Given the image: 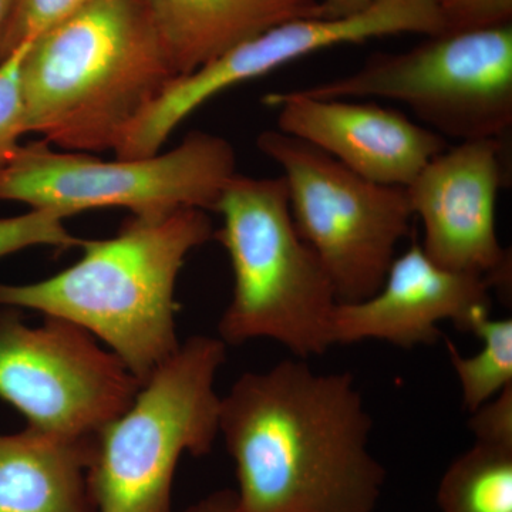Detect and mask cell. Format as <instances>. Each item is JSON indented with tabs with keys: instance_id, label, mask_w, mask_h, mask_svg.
<instances>
[{
	"instance_id": "5b68a950",
	"label": "cell",
	"mask_w": 512,
	"mask_h": 512,
	"mask_svg": "<svg viewBox=\"0 0 512 512\" xmlns=\"http://www.w3.org/2000/svg\"><path fill=\"white\" fill-rule=\"evenodd\" d=\"M225 357L220 338L185 340L97 433L87 468L94 512H171L178 461L207 456L220 434L215 380Z\"/></svg>"
},
{
	"instance_id": "9a60e30c",
	"label": "cell",
	"mask_w": 512,
	"mask_h": 512,
	"mask_svg": "<svg viewBox=\"0 0 512 512\" xmlns=\"http://www.w3.org/2000/svg\"><path fill=\"white\" fill-rule=\"evenodd\" d=\"M93 441L29 427L0 434V512H94L87 491Z\"/></svg>"
},
{
	"instance_id": "cb8c5ba5",
	"label": "cell",
	"mask_w": 512,
	"mask_h": 512,
	"mask_svg": "<svg viewBox=\"0 0 512 512\" xmlns=\"http://www.w3.org/2000/svg\"><path fill=\"white\" fill-rule=\"evenodd\" d=\"M328 10L329 16L332 18H340V16H349L353 13L362 12L372 6L377 0H320Z\"/></svg>"
},
{
	"instance_id": "603a6c76",
	"label": "cell",
	"mask_w": 512,
	"mask_h": 512,
	"mask_svg": "<svg viewBox=\"0 0 512 512\" xmlns=\"http://www.w3.org/2000/svg\"><path fill=\"white\" fill-rule=\"evenodd\" d=\"M183 512H242L234 490L215 491Z\"/></svg>"
},
{
	"instance_id": "8992f818",
	"label": "cell",
	"mask_w": 512,
	"mask_h": 512,
	"mask_svg": "<svg viewBox=\"0 0 512 512\" xmlns=\"http://www.w3.org/2000/svg\"><path fill=\"white\" fill-rule=\"evenodd\" d=\"M235 174L234 147L207 131H192L164 154L114 161L36 141L20 144L0 168V201L66 218L100 208H124L137 217L184 208L214 212Z\"/></svg>"
},
{
	"instance_id": "44dd1931",
	"label": "cell",
	"mask_w": 512,
	"mask_h": 512,
	"mask_svg": "<svg viewBox=\"0 0 512 512\" xmlns=\"http://www.w3.org/2000/svg\"><path fill=\"white\" fill-rule=\"evenodd\" d=\"M444 32H464L507 25L512 19V0H433Z\"/></svg>"
},
{
	"instance_id": "d4e9b609",
	"label": "cell",
	"mask_w": 512,
	"mask_h": 512,
	"mask_svg": "<svg viewBox=\"0 0 512 512\" xmlns=\"http://www.w3.org/2000/svg\"><path fill=\"white\" fill-rule=\"evenodd\" d=\"M13 2L15 0H0V40H2L3 32H5Z\"/></svg>"
},
{
	"instance_id": "30bf717a",
	"label": "cell",
	"mask_w": 512,
	"mask_h": 512,
	"mask_svg": "<svg viewBox=\"0 0 512 512\" xmlns=\"http://www.w3.org/2000/svg\"><path fill=\"white\" fill-rule=\"evenodd\" d=\"M443 32V20L433 0H377L349 16L289 20L168 83L131 124L114 154L117 158L156 156L175 128L202 104L320 50L379 37Z\"/></svg>"
},
{
	"instance_id": "ffe728a7",
	"label": "cell",
	"mask_w": 512,
	"mask_h": 512,
	"mask_svg": "<svg viewBox=\"0 0 512 512\" xmlns=\"http://www.w3.org/2000/svg\"><path fill=\"white\" fill-rule=\"evenodd\" d=\"M29 43L0 62V168L20 146V137L26 134L20 94V66Z\"/></svg>"
},
{
	"instance_id": "e0dca14e",
	"label": "cell",
	"mask_w": 512,
	"mask_h": 512,
	"mask_svg": "<svg viewBox=\"0 0 512 512\" xmlns=\"http://www.w3.org/2000/svg\"><path fill=\"white\" fill-rule=\"evenodd\" d=\"M467 332L483 342L480 352L463 356L450 340H446V349L460 383L464 407L473 413L512 386V319L480 313L471 319Z\"/></svg>"
},
{
	"instance_id": "3957f363",
	"label": "cell",
	"mask_w": 512,
	"mask_h": 512,
	"mask_svg": "<svg viewBox=\"0 0 512 512\" xmlns=\"http://www.w3.org/2000/svg\"><path fill=\"white\" fill-rule=\"evenodd\" d=\"M214 238L207 211L130 218L114 237L83 239L79 261L33 284H0V308L67 320L106 343L141 384L180 346L175 285Z\"/></svg>"
},
{
	"instance_id": "9c48e42d",
	"label": "cell",
	"mask_w": 512,
	"mask_h": 512,
	"mask_svg": "<svg viewBox=\"0 0 512 512\" xmlns=\"http://www.w3.org/2000/svg\"><path fill=\"white\" fill-rule=\"evenodd\" d=\"M141 383L87 330L46 316L29 326L0 311V399L29 429L66 440H93L130 406Z\"/></svg>"
},
{
	"instance_id": "2e32d148",
	"label": "cell",
	"mask_w": 512,
	"mask_h": 512,
	"mask_svg": "<svg viewBox=\"0 0 512 512\" xmlns=\"http://www.w3.org/2000/svg\"><path fill=\"white\" fill-rule=\"evenodd\" d=\"M441 512H512V448L474 443L441 477Z\"/></svg>"
},
{
	"instance_id": "6da1fadb",
	"label": "cell",
	"mask_w": 512,
	"mask_h": 512,
	"mask_svg": "<svg viewBox=\"0 0 512 512\" xmlns=\"http://www.w3.org/2000/svg\"><path fill=\"white\" fill-rule=\"evenodd\" d=\"M372 419L349 372L305 359L247 372L221 397L220 434L242 512H375L386 470L369 450Z\"/></svg>"
},
{
	"instance_id": "5bb4252c",
	"label": "cell",
	"mask_w": 512,
	"mask_h": 512,
	"mask_svg": "<svg viewBox=\"0 0 512 512\" xmlns=\"http://www.w3.org/2000/svg\"><path fill=\"white\" fill-rule=\"evenodd\" d=\"M178 77L289 20L329 16L320 0H146ZM332 18V16H330Z\"/></svg>"
},
{
	"instance_id": "d6986e66",
	"label": "cell",
	"mask_w": 512,
	"mask_h": 512,
	"mask_svg": "<svg viewBox=\"0 0 512 512\" xmlns=\"http://www.w3.org/2000/svg\"><path fill=\"white\" fill-rule=\"evenodd\" d=\"M66 220L59 212L35 208L16 217L0 218V259L40 245L79 247L83 239L67 231Z\"/></svg>"
},
{
	"instance_id": "7c38bea8",
	"label": "cell",
	"mask_w": 512,
	"mask_h": 512,
	"mask_svg": "<svg viewBox=\"0 0 512 512\" xmlns=\"http://www.w3.org/2000/svg\"><path fill=\"white\" fill-rule=\"evenodd\" d=\"M265 101L278 109L279 131L386 187H409L448 147L440 134L372 100L315 99L288 90L269 94Z\"/></svg>"
},
{
	"instance_id": "ba28073f",
	"label": "cell",
	"mask_w": 512,
	"mask_h": 512,
	"mask_svg": "<svg viewBox=\"0 0 512 512\" xmlns=\"http://www.w3.org/2000/svg\"><path fill=\"white\" fill-rule=\"evenodd\" d=\"M256 144L281 167L295 227L328 272L338 302L375 295L414 218L406 188L372 183L279 130L259 134Z\"/></svg>"
},
{
	"instance_id": "7a4b0ae2",
	"label": "cell",
	"mask_w": 512,
	"mask_h": 512,
	"mask_svg": "<svg viewBox=\"0 0 512 512\" xmlns=\"http://www.w3.org/2000/svg\"><path fill=\"white\" fill-rule=\"evenodd\" d=\"M177 77L146 0H92L26 49V134L63 151L114 153Z\"/></svg>"
},
{
	"instance_id": "ac0fdd59",
	"label": "cell",
	"mask_w": 512,
	"mask_h": 512,
	"mask_svg": "<svg viewBox=\"0 0 512 512\" xmlns=\"http://www.w3.org/2000/svg\"><path fill=\"white\" fill-rule=\"evenodd\" d=\"M92 0H15L0 40V62L79 12Z\"/></svg>"
},
{
	"instance_id": "277c9868",
	"label": "cell",
	"mask_w": 512,
	"mask_h": 512,
	"mask_svg": "<svg viewBox=\"0 0 512 512\" xmlns=\"http://www.w3.org/2000/svg\"><path fill=\"white\" fill-rule=\"evenodd\" d=\"M214 212V238L234 275L228 308L218 325L225 345L269 339L299 359L322 356L333 345L338 298L322 262L299 235L284 178L235 174Z\"/></svg>"
},
{
	"instance_id": "8fae6325",
	"label": "cell",
	"mask_w": 512,
	"mask_h": 512,
	"mask_svg": "<svg viewBox=\"0 0 512 512\" xmlns=\"http://www.w3.org/2000/svg\"><path fill=\"white\" fill-rule=\"evenodd\" d=\"M504 153V138L463 141L434 157L406 188L431 261L501 289L511 285V252L497 232Z\"/></svg>"
},
{
	"instance_id": "52a82bcc",
	"label": "cell",
	"mask_w": 512,
	"mask_h": 512,
	"mask_svg": "<svg viewBox=\"0 0 512 512\" xmlns=\"http://www.w3.org/2000/svg\"><path fill=\"white\" fill-rule=\"evenodd\" d=\"M315 99L393 100L458 143L505 138L512 126V23L427 36L355 73L299 89Z\"/></svg>"
},
{
	"instance_id": "4fadbf2b",
	"label": "cell",
	"mask_w": 512,
	"mask_h": 512,
	"mask_svg": "<svg viewBox=\"0 0 512 512\" xmlns=\"http://www.w3.org/2000/svg\"><path fill=\"white\" fill-rule=\"evenodd\" d=\"M491 285L481 276L444 268L420 244L397 255L375 295L338 303L333 315V345L382 340L402 349L433 345L439 325L451 320L467 332L471 319L491 312Z\"/></svg>"
},
{
	"instance_id": "7402d4cb",
	"label": "cell",
	"mask_w": 512,
	"mask_h": 512,
	"mask_svg": "<svg viewBox=\"0 0 512 512\" xmlns=\"http://www.w3.org/2000/svg\"><path fill=\"white\" fill-rule=\"evenodd\" d=\"M471 414L468 426L476 443L512 448V386Z\"/></svg>"
}]
</instances>
